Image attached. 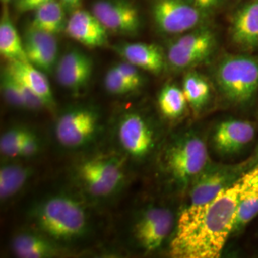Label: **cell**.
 I'll return each instance as SVG.
<instances>
[{
	"mask_svg": "<svg viewBox=\"0 0 258 258\" xmlns=\"http://www.w3.org/2000/svg\"><path fill=\"white\" fill-rule=\"evenodd\" d=\"M7 68L20 83L37 96L44 106L51 108L54 105L53 92L43 71L28 60L9 61Z\"/></svg>",
	"mask_w": 258,
	"mask_h": 258,
	"instance_id": "cell-20",
	"label": "cell"
},
{
	"mask_svg": "<svg viewBox=\"0 0 258 258\" xmlns=\"http://www.w3.org/2000/svg\"><path fill=\"white\" fill-rule=\"evenodd\" d=\"M60 1L64 6L70 7V8L78 7L80 5V3L82 2V0H60Z\"/></svg>",
	"mask_w": 258,
	"mask_h": 258,
	"instance_id": "cell-34",
	"label": "cell"
},
{
	"mask_svg": "<svg viewBox=\"0 0 258 258\" xmlns=\"http://www.w3.org/2000/svg\"><path fill=\"white\" fill-rule=\"evenodd\" d=\"M239 204L233 223L232 232L246 227L258 214V164L238 178Z\"/></svg>",
	"mask_w": 258,
	"mask_h": 258,
	"instance_id": "cell-18",
	"label": "cell"
},
{
	"mask_svg": "<svg viewBox=\"0 0 258 258\" xmlns=\"http://www.w3.org/2000/svg\"><path fill=\"white\" fill-rule=\"evenodd\" d=\"M1 89L6 102L16 107L25 108V102L21 92V87L17 78L6 67L2 73Z\"/></svg>",
	"mask_w": 258,
	"mask_h": 258,
	"instance_id": "cell-27",
	"label": "cell"
},
{
	"mask_svg": "<svg viewBox=\"0 0 258 258\" xmlns=\"http://www.w3.org/2000/svg\"><path fill=\"white\" fill-rule=\"evenodd\" d=\"M65 33L88 48L104 46L108 40V31L91 12L76 9L66 22Z\"/></svg>",
	"mask_w": 258,
	"mask_h": 258,
	"instance_id": "cell-13",
	"label": "cell"
},
{
	"mask_svg": "<svg viewBox=\"0 0 258 258\" xmlns=\"http://www.w3.org/2000/svg\"><path fill=\"white\" fill-rule=\"evenodd\" d=\"M183 91L186 102L194 111L202 109L211 96L210 84L203 76L195 72L184 76Z\"/></svg>",
	"mask_w": 258,
	"mask_h": 258,
	"instance_id": "cell-24",
	"label": "cell"
},
{
	"mask_svg": "<svg viewBox=\"0 0 258 258\" xmlns=\"http://www.w3.org/2000/svg\"><path fill=\"white\" fill-rule=\"evenodd\" d=\"M66 22L64 5L61 1L51 0L35 10L31 26L55 36L64 31Z\"/></svg>",
	"mask_w": 258,
	"mask_h": 258,
	"instance_id": "cell-21",
	"label": "cell"
},
{
	"mask_svg": "<svg viewBox=\"0 0 258 258\" xmlns=\"http://www.w3.org/2000/svg\"><path fill=\"white\" fill-rule=\"evenodd\" d=\"M239 175L236 166L208 165L190 183L189 205H202L213 200L223 189L234 184Z\"/></svg>",
	"mask_w": 258,
	"mask_h": 258,
	"instance_id": "cell-10",
	"label": "cell"
},
{
	"mask_svg": "<svg viewBox=\"0 0 258 258\" xmlns=\"http://www.w3.org/2000/svg\"><path fill=\"white\" fill-rule=\"evenodd\" d=\"M164 165L177 184H190L209 165V152L205 142L196 135H185L176 140L166 148Z\"/></svg>",
	"mask_w": 258,
	"mask_h": 258,
	"instance_id": "cell-4",
	"label": "cell"
},
{
	"mask_svg": "<svg viewBox=\"0 0 258 258\" xmlns=\"http://www.w3.org/2000/svg\"><path fill=\"white\" fill-rule=\"evenodd\" d=\"M78 176L89 194L106 196L118 188L123 180V170L117 158L95 157L80 165Z\"/></svg>",
	"mask_w": 258,
	"mask_h": 258,
	"instance_id": "cell-7",
	"label": "cell"
},
{
	"mask_svg": "<svg viewBox=\"0 0 258 258\" xmlns=\"http://www.w3.org/2000/svg\"><path fill=\"white\" fill-rule=\"evenodd\" d=\"M174 216L165 208L153 207L143 212L134 228L139 245L147 251L159 249L170 234Z\"/></svg>",
	"mask_w": 258,
	"mask_h": 258,
	"instance_id": "cell-11",
	"label": "cell"
},
{
	"mask_svg": "<svg viewBox=\"0 0 258 258\" xmlns=\"http://www.w3.org/2000/svg\"><path fill=\"white\" fill-rule=\"evenodd\" d=\"M129 83H131L136 89L141 87L143 83V78L139 72L138 67L135 65L131 64L128 61L121 62L119 64H116L114 66Z\"/></svg>",
	"mask_w": 258,
	"mask_h": 258,
	"instance_id": "cell-30",
	"label": "cell"
},
{
	"mask_svg": "<svg viewBox=\"0 0 258 258\" xmlns=\"http://www.w3.org/2000/svg\"><path fill=\"white\" fill-rule=\"evenodd\" d=\"M154 23L166 35H182L202 25L208 14L194 0H155Z\"/></svg>",
	"mask_w": 258,
	"mask_h": 258,
	"instance_id": "cell-6",
	"label": "cell"
},
{
	"mask_svg": "<svg viewBox=\"0 0 258 258\" xmlns=\"http://www.w3.org/2000/svg\"><path fill=\"white\" fill-rule=\"evenodd\" d=\"M194 2L203 10L206 14L209 15L212 11L216 9L220 5L222 0H194Z\"/></svg>",
	"mask_w": 258,
	"mask_h": 258,
	"instance_id": "cell-33",
	"label": "cell"
},
{
	"mask_svg": "<svg viewBox=\"0 0 258 258\" xmlns=\"http://www.w3.org/2000/svg\"><path fill=\"white\" fill-rule=\"evenodd\" d=\"M239 197L240 184L236 181L209 203L188 205L178 218L175 233L169 245L170 255L177 258L220 257L232 233Z\"/></svg>",
	"mask_w": 258,
	"mask_h": 258,
	"instance_id": "cell-1",
	"label": "cell"
},
{
	"mask_svg": "<svg viewBox=\"0 0 258 258\" xmlns=\"http://www.w3.org/2000/svg\"><path fill=\"white\" fill-rule=\"evenodd\" d=\"M92 59L81 51H71L60 57L55 66L56 80L61 86L78 91L91 79Z\"/></svg>",
	"mask_w": 258,
	"mask_h": 258,
	"instance_id": "cell-16",
	"label": "cell"
},
{
	"mask_svg": "<svg viewBox=\"0 0 258 258\" xmlns=\"http://www.w3.org/2000/svg\"><path fill=\"white\" fill-rule=\"evenodd\" d=\"M186 103L183 89L175 84L166 85L158 97V105L161 113L170 120L178 119L183 115Z\"/></svg>",
	"mask_w": 258,
	"mask_h": 258,
	"instance_id": "cell-25",
	"label": "cell"
},
{
	"mask_svg": "<svg viewBox=\"0 0 258 258\" xmlns=\"http://www.w3.org/2000/svg\"><path fill=\"white\" fill-rule=\"evenodd\" d=\"M230 36L245 51L258 48V0H247L231 15Z\"/></svg>",
	"mask_w": 258,
	"mask_h": 258,
	"instance_id": "cell-14",
	"label": "cell"
},
{
	"mask_svg": "<svg viewBox=\"0 0 258 258\" xmlns=\"http://www.w3.org/2000/svg\"><path fill=\"white\" fill-rule=\"evenodd\" d=\"M99 115L90 108L79 107L67 111L55 124V136L63 147L76 148L86 145L95 136Z\"/></svg>",
	"mask_w": 258,
	"mask_h": 258,
	"instance_id": "cell-8",
	"label": "cell"
},
{
	"mask_svg": "<svg viewBox=\"0 0 258 258\" xmlns=\"http://www.w3.org/2000/svg\"><path fill=\"white\" fill-rule=\"evenodd\" d=\"M216 37L211 28L199 26L171 41L166 61L175 70L195 67L207 60L216 48Z\"/></svg>",
	"mask_w": 258,
	"mask_h": 258,
	"instance_id": "cell-5",
	"label": "cell"
},
{
	"mask_svg": "<svg viewBox=\"0 0 258 258\" xmlns=\"http://www.w3.org/2000/svg\"><path fill=\"white\" fill-rule=\"evenodd\" d=\"M14 252L21 258L50 257L55 253V246L45 237L34 233H19L12 243Z\"/></svg>",
	"mask_w": 258,
	"mask_h": 258,
	"instance_id": "cell-23",
	"label": "cell"
},
{
	"mask_svg": "<svg viewBox=\"0 0 258 258\" xmlns=\"http://www.w3.org/2000/svg\"><path fill=\"white\" fill-rule=\"evenodd\" d=\"M39 149V142L37 136L31 132L27 138L24 140L21 146L19 157H31L35 155Z\"/></svg>",
	"mask_w": 258,
	"mask_h": 258,
	"instance_id": "cell-31",
	"label": "cell"
},
{
	"mask_svg": "<svg viewBox=\"0 0 258 258\" xmlns=\"http://www.w3.org/2000/svg\"><path fill=\"white\" fill-rule=\"evenodd\" d=\"M30 169L19 165H6L0 168V198L6 200L18 194L25 184Z\"/></svg>",
	"mask_w": 258,
	"mask_h": 258,
	"instance_id": "cell-26",
	"label": "cell"
},
{
	"mask_svg": "<svg viewBox=\"0 0 258 258\" xmlns=\"http://www.w3.org/2000/svg\"><path fill=\"white\" fill-rule=\"evenodd\" d=\"M118 53L125 61L152 74H160L166 66V56L163 50L153 43H124L118 47Z\"/></svg>",
	"mask_w": 258,
	"mask_h": 258,
	"instance_id": "cell-19",
	"label": "cell"
},
{
	"mask_svg": "<svg viewBox=\"0 0 258 258\" xmlns=\"http://www.w3.org/2000/svg\"><path fill=\"white\" fill-rule=\"evenodd\" d=\"M0 54L9 61L28 60L23 39L19 37V32L6 10L0 21Z\"/></svg>",
	"mask_w": 258,
	"mask_h": 258,
	"instance_id": "cell-22",
	"label": "cell"
},
{
	"mask_svg": "<svg viewBox=\"0 0 258 258\" xmlns=\"http://www.w3.org/2000/svg\"><path fill=\"white\" fill-rule=\"evenodd\" d=\"M30 133L31 131L24 128H12L4 132L0 138V151L22 145Z\"/></svg>",
	"mask_w": 258,
	"mask_h": 258,
	"instance_id": "cell-29",
	"label": "cell"
},
{
	"mask_svg": "<svg viewBox=\"0 0 258 258\" xmlns=\"http://www.w3.org/2000/svg\"><path fill=\"white\" fill-rule=\"evenodd\" d=\"M254 135V125L249 121L225 120L219 123L214 132L213 145L221 154H235L249 144Z\"/></svg>",
	"mask_w": 258,
	"mask_h": 258,
	"instance_id": "cell-17",
	"label": "cell"
},
{
	"mask_svg": "<svg viewBox=\"0 0 258 258\" xmlns=\"http://www.w3.org/2000/svg\"><path fill=\"white\" fill-rule=\"evenodd\" d=\"M118 138L121 148L134 158H144L154 147V131L142 115L130 113L120 121Z\"/></svg>",
	"mask_w": 258,
	"mask_h": 258,
	"instance_id": "cell-12",
	"label": "cell"
},
{
	"mask_svg": "<svg viewBox=\"0 0 258 258\" xmlns=\"http://www.w3.org/2000/svg\"><path fill=\"white\" fill-rule=\"evenodd\" d=\"M104 86L112 95H125L136 90V88L129 83L114 66L111 67L105 75Z\"/></svg>",
	"mask_w": 258,
	"mask_h": 258,
	"instance_id": "cell-28",
	"label": "cell"
},
{
	"mask_svg": "<svg viewBox=\"0 0 258 258\" xmlns=\"http://www.w3.org/2000/svg\"><path fill=\"white\" fill-rule=\"evenodd\" d=\"M51 0H18L16 3V8L19 12H30L35 11L39 6L45 4Z\"/></svg>",
	"mask_w": 258,
	"mask_h": 258,
	"instance_id": "cell-32",
	"label": "cell"
},
{
	"mask_svg": "<svg viewBox=\"0 0 258 258\" xmlns=\"http://www.w3.org/2000/svg\"><path fill=\"white\" fill-rule=\"evenodd\" d=\"M3 2H8V1H10V0H2Z\"/></svg>",
	"mask_w": 258,
	"mask_h": 258,
	"instance_id": "cell-35",
	"label": "cell"
},
{
	"mask_svg": "<svg viewBox=\"0 0 258 258\" xmlns=\"http://www.w3.org/2000/svg\"><path fill=\"white\" fill-rule=\"evenodd\" d=\"M215 81L223 95L234 104L252 101L258 89V57L224 55L215 68Z\"/></svg>",
	"mask_w": 258,
	"mask_h": 258,
	"instance_id": "cell-3",
	"label": "cell"
},
{
	"mask_svg": "<svg viewBox=\"0 0 258 258\" xmlns=\"http://www.w3.org/2000/svg\"><path fill=\"white\" fill-rule=\"evenodd\" d=\"M92 13L111 33L134 35L141 25L138 9L126 0L98 1L93 5Z\"/></svg>",
	"mask_w": 258,
	"mask_h": 258,
	"instance_id": "cell-9",
	"label": "cell"
},
{
	"mask_svg": "<svg viewBox=\"0 0 258 258\" xmlns=\"http://www.w3.org/2000/svg\"><path fill=\"white\" fill-rule=\"evenodd\" d=\"M37 228L57 241H70L83 234L87 226L84 209L73 198L55 196L40 204L34 213Z\"/></svg>",
	"mask_w": 258,
	"mask_h": 258,
	"instance_id": "cell-2",
	"label": "cell"
},
{
	"mask_svg": "<svg viewBox=\"0 0 258 258\" xmlns=\"http://www.w3.org/2000/svg\"><path fill=\"white\" fill-rule=\"evenodd\" d=\"M23 44L29 62L43 72L52 71L57 58L55 35L30 26L24 34Z\"/></svg>",
	"mask_w": 258,
	"mask_h": 258,
	"instance_id": "cell-15",
	"label": "cell"
}]
</instances>
